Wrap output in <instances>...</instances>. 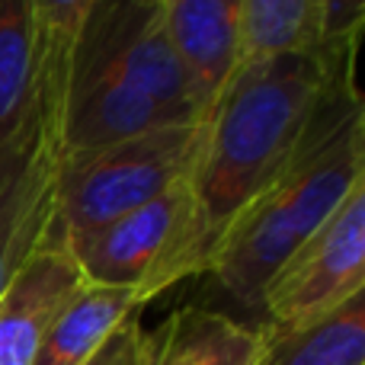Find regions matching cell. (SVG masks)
Segmentation results:
<instances>
[{
    "instance_id": "obj_1",
    "label": "cell",
    "mask_w": 365,
    "mask_h": 365,
    "mask_svg": "<svg viewBox=\"0 0 365 365\" xmlns=\"http://www.w3.org/2000/svg\"><path fill=\"white\" fill-rule=\"evenodd\" d=\"M353 109H362L353 55L302 48L240 64L208 109L189 173L192 227L180 282L205 276L231 221Z\"/></svg>"
},
{
    "instance_id": "obj_2",
    "label": "cell",
    "mask_w": 365,
    "mask_h": 365,
    "mask_svg": "<svg viewBox=\"0 0 365 365\" xmlns=\"http://www.w3.org/2000/svg\"><path fill=\"white\" fill-rule=\"evenodd\" d=\"M205 115L208 109L164 36L158 6L90 0L51 132L55 160Z\"/></svg>"
},
{
    "instance_id": "obj_3",
    "label": "cell",
    "mask_w": 365,
    "mask_h": 365,
    "mask_svg": "<svg viewBox=\"0 0 365 365\" xmlns=\"http://www.w3.org/2000/svg\"><path fill=\"white\" fill-rule=\"evenodd\" d=\"M365 186L362 109L336 119L225 231L205 276L244 308H259L276 272Z\"/></svg>"
},
{
    "instance_id": "obj_4",
    "label": "cell",
    "mask_w": 365,
    "mask_h": 365,
    "mask_svg": "<svg viewBox=\"0 0 365 365\" xmlns=\"http://www.w3.org/2000/svg\"><path fill=\"white\" fill-rule=\"evenodd\" d=\"M205 119L167 125L93 151L55 160L51 212L61 234L109 225L189 180L199 158Z\"/></svg>"
},
{
    "instance_id": "obj_5",
    "label": "cell",
    "mask_w": 365,
    "mask_h": 365,
    "mask_svg": "<svg viewBox=\"0 0 365 365\" xmlns=\"http://www.w3.org/2000/svg\"><path fill=\"white\" fill-rule=\"evenodd\" d=\"M192 227V195L189 180L177 182L148 205L90 227L64 234L71 257L83 282L138 289L141 304L177 285V266Z\"/></svg>"
},
{
    "instance_id": "obj_6",
    "label": "cell",
    "mask_w": 365,
    "mask_h": 365,
    "mask_svg": "<svg viewBox=\"0 0 365 365\" xmlns=\"http://www.w3.org/2000/svg\"><path fill=\"white\" fill-rule=\"evenodd\" d=\"M365 292V186L276 272L259 311L269 327H298Z\"/></svg>"
},
{
    "instance_id": "obj_7",
    "label": "cell",
    "mask_w": 365,
    "mask_h": 365,
    "mask_svg": "<svg viewBox=\"0 0 365 365\" xmlns=\"http://www.w3.org/2000/svg\"><path fill=\"white\" fill-rule=\"evenodd\" d=\"M51 189L55 154L32 109L23 125L0 141V295L55 221Z\"/></svg>"
},
{
    "instance_id": "obj_8",
    "label": "cell",
    "mask_w": 365,
    "mask_h": 365,
    "mask_svg": "<svg viewBox=\"0 0 365 365\" xmlns=\"http://www.w3.org/2000/svg\"><path fill=\"white\" fill-rule=\"evenodd\" d=\"M81 285V269L51 221L42 244L0 295V365H32L48 327Z\"/></svg>"
},
{
    "instance_id": "obj_9",
    "label": "cell",
    "mask_w": 365,
    "mask_h": 365,
    "mask_svg": "<svg viewBox=\"0 0 365 365\" xmlns=\"http://www.w3.org/2000/svg\"><path fill=\"white\" fill-rule=\"evenodd\" d=\"M154 6L202 106L212 109L244 64V0H160Z\"/></svg>"
},
{
    "instance_id": "obj_10",
    "label": "cell",
    "mask_w": 365,
    "mask_h": 365,
    "mask_svg": "<svg viewBox=\"0 0 365 365\" xmlns=\"http://www.w3.org/2000/svg\"><path fill=\"white\" fill-rule=\"evenodd\" d=\"M148 349L151 365H253L259 334L221 311L189 304L148 334Z\"/></svg>"
},
{
    "instance_id": "obj_11",
    "label": "cell",
    "mask_w": 365,
    "mask_h": 365,
    "mask_svg": "<svg viewBox=\"0 0 365 365\" xmlns=\"http://www.w3.org/2000/svg\"><path fill=\"white\" fill-rule=\"evenodd\" d=\"M253 365H365V292L298 327H257Z\"/></svg>"
},
{
    "instance_id": "obj_12",
    "label": "cell",
    "mask_w": 365,
    "mask_h": 365,
    "mask_svg": "<svg viewBox=\"0 0 365 365\" xmlns=\"http://www.w3.org/2000/svg\"><path fill=\"white\" fill-rule=\"evenodd\" d=\"M138 308V289L83 282L48 327L32 365H87L109 334Z\"/></svg>"
},
{
    "instance_id": "obj_13",
    "label": "cell",
    "mask_w": 365,
    "mask_h": 365,
    "mask_svg": "<svg viewBox=\"0 0 365 365\" xmlns=\"http://www.w3.org/2000/svg\"><path fill=\"white\" fill-rule=\"evenodd\" d=\"M90 0H32V19H36V113L51 145V132L58 125L68 90L71 58L77 48L83 16Z\"/></svg>"
},
{
    "instance_id": "obj_14",
    "label": "cell",
    "mask_w": 365,
    "mask_h": 365,
    "mask_svg": "<svg viewBox=\"0 0 365 365\" xmlns=\"http://www.w3.org/2000/svg\"><path fill=\"white\" fill-rule=\"evenodd\" d=\"M36 19L32 0H0V141L36 109Z\"/></svg>"
},
{
    "instance_id": "obj_15",
    "label": "cell",
    "mask_w": 365,
    "mask_h": 365,
    "mask_svg": "<svg viewBox=\"0 0 365 365\" xmlns=\"http://www.w3.org/2000/svg\"><path fill=\"white\" fill-rule=\"evenodd\" d=\"M317 48L314 0H244V61Z\"/></svg>"
},
{
    "instance_id": "obj_16",
    "label": "cell",
    "mask_w": 365,
    "mask_h": 365,
    "mask_svg": "<svg viewBox=\"0 0 365 365\" xmlns=\"http://www.w3.org/2000/svg\"><path fill=\"white\" fill-rule=\"evenodd\" d=\"M365 0H314V45L330 55H356Z\"/></svg>"
},
{
    "instance_id": "obj_17",
    "label": "cell",
    "mask_w": 365,
    "mask_h": 365,
    "mask_svg": "<svg viewBox=\"0 0 365 365\" xmlns=\"http://www.w3.org/2000/svg\"><path fill=\"white\" fill-rule=\"evenodd\" d=\"M87 365H151L148 334L141 330L138 314L125 317V321L109 334V340L90 356Z\"/></svg>"
},
{
    "instance_id": "obj_18",
    "label": "cell",
    "mask_w": 365,
    "mask_h": 365,
    "mask_svg": "<svg viewBox=\"0 0 365 365\" xmlns=\"http://www.w3.org/2000/svg\"><path fill=\"white\" fill-rule=\"evenodd\" d=\"M141 4H160V0H141Z\"/></svg>"
}]
</instances>
